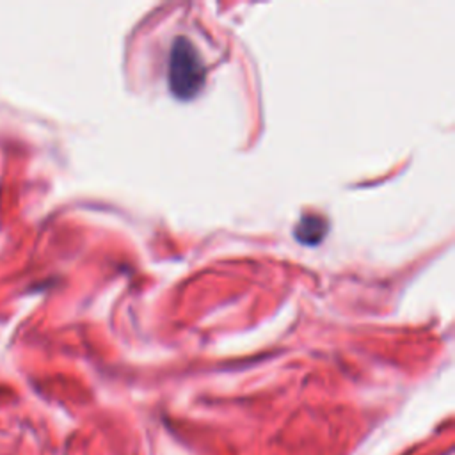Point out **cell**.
<instances>
[{
	"mask_svg": "<svg viewBox=\"0 0 455 455\" xmlns=\"http://www.w3.org/2000/svg\"><path fill=\"white\" fill-rule=\"evenodd\" d=\"M206 66L190 39L174 37L167 59V84L180 100H192L203 87Z\"/></svg>",
	"mask_w": 455,
	"mask_h": 455,
	"instance_id": "1",
	"label": "cell"
},
{
	"mask_svg": "<svg viewBox=\"0 0 455 455\" xmlns=\"http://www.w3.org/2000/svg\"><path fill=\"white\" fill-rule=\"evenodd\" d=\"M327 233V220L320 215H302L295 224L293 236L304 245H316Z\"/></svg>",
	"mask_w": 455,
	"mask_h": 455,
	"instance_id": "2",
	"label": "cell"
}]
</instances>
